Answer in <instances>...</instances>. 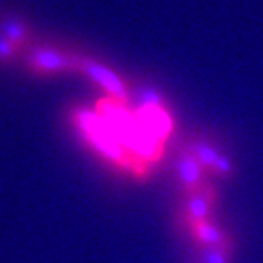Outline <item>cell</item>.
Returning a JSON list of instances; mask_svg holds the SVG:
<instances>
[{
    "instance_id": "obj_1",
    "label": "cell",
    "mask_w": 263,
    "mask_h": 263,
    "mask_svg": "<svg viewBox=\"0 0 263 263\" xmlns=\"http://www.w3.org/2000/svg\"><path fill=\"white\" fill-rule=\"evenodd\" d=\"M78 122L82 131L93 142V145L101 153H104L109 159H114L115 162L129 165V159L122 148V143L118 142L117 136L109 128L103 117H97L90 112H82L78 117Z\"/></svg>"
},
{
    "instance_id": "obj_2",
    "label": "cell",
    "mask_w": 263,
    "mask_h": 263,
    "mask_svg": "<svg viewBox=\"0 0 263 263\" xmlns=\"http://www.w3.org/2000/svg\"><path fill=\"white\" fill-rule=\"evenodd\" d=\"M79 69L84 71V74H87L95 84L106 90L110 97H114V100L125 101L128 98V93L122 79L103 63L93 62L90 59H79Z\"/></svg>"
},
{
    "instance_id": "obj_3",
    "label": "cell",
    "mask_w": 263,
    "mask_h": 263,
    "mask_svg": "<svg viewBox=\"0 0 263 263\" xmlns=\"http://www.w3.org/2000/svg\"><path fill=\"white\" fill-rule=\"evenodd\" d=\"M29 63L35 71L47 74L79 69V60L54 47H36L29 57Z\"/></svg>"
},
{
    "instance_id": "obj_4",
    "label": "cell",
    "mask_w": 263,
    "mask_h": 263,
    "mask_svg": "<svg viewBox=\"0 0 263 263\" xmlns=\"http://www.w3.org/2000/svg\"><path fill=\"white\" fill-rule=\"evenodd\" d=\"M0 33L5 35L16 46L22 44L29 36V30L26 27V24L17 17H7L5 21L0 22Z\"/></svg>"
},
{
    "instance_id": "obj_5",
    "label": "cell",
    "mask_w": 263,
    "mask_h": 263,
    "mask_svg": "<svg viewBox=\"0 0 263 263\" xmlns=\"http://www.w3.org/2000/svg\"><path fill=\"white\" fill-rule=\"evenodd\" d=\"M199 159L194 158V156H184L180 159V164H178V174H180V178L183 180V183L186 186H194L199 180V175H200V165H199Z\"/></svg>"
},
{
    "instance_id": "obj_6",
    "label": "cell",
    "mask_w": 263,
    "mask_h": 263,
    "mask_svg": "<svg viewBox=\"0 0 263 263\" xmlns=\"http://www.w3.org/2000/svg\"><path fill=\"white\" fill-rule=\"evenodd\" d=\"M196 233L200 240L206 241V243H216L219 240V235L218 232L214 230L211 226H208L206 222H203L202 219L200 221H196Z\"/></svg>"
},
{
    "instance_id": "obj_7",
    "label": "cell",
    "mask_w": 263,
    "mask_h": 263,
    "mask_svg": "<svg viewBox=\"0 0 263 263\" xmlns=\"http://www.w3.org/2000/svg\"><path fill=\"white\" fill-rule=\"evenodd\" d=\"M189 211L194 216L196 221L203 219L205 213H206V202H205V199L200 197V196L199 197H194L193 200H191V203H189Z\"/></svg>"
},
{
    "instance_id": "obj_8",
    "label": "cell",
    "mask_w": 263,
    "mask_h": 263,
    "mask_svg": "<svg viewBox=\"0 0 263 263\" xmlns=\"http://www.w3.org/2000/svg\"><path fill=\"white\" fill-rule=\"evenodd\" d=\"M16 44L11 43L5 35L0 33V60H8L14 57L16 52Z\"/></svg>"
}]
</instances>
